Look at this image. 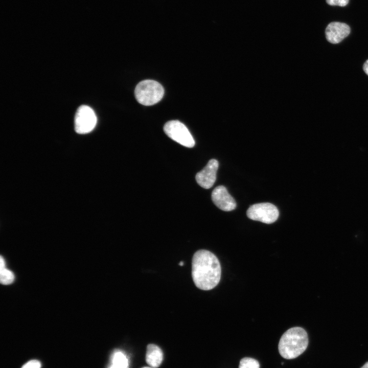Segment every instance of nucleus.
<instances>
[{"instance_id":"obj_1","label":"nucleus","mask_w":368,"mask_h":368,"mask_svg":"<svg viewBox=\"0 0 368 368\" xmlns=\"http://www.w3.org/2000/svg\"><path fill=\"white\" fill-rule=\"evenodd\" d=\"M221 269L217 257L212 252L201 249L193 255L192 276L196 286L203 290L215 288L221 278Z\"/></svg>"},{"instance_id":"obj_2","label":"nucleus","mask_w":368,"mask_h":368,"mask_svg":"<svg viewBox=\"0 0 368 368\" xmlns=\"http://www.w3.org/2000/svg\"><path fill=\"white\" fill-rule=\"evenodd\" d=\"M308 344L306 331L301 327H295L288 329L282 335L278 349L282 357L291 359L301 355L306 350Z\"/></svg>"},{"instance_id":"obj_3","label":"nucleus","mask_w":368,"mask_h":368,"mask_svg":"<svg viewBox=\"0 0 368 368\" xmlns=\"http://www.w3.org/2000/svg\"><path fill=\"white\" fill-rule=\"evenodd\" d=\"M134 94L139 103L145 106H150L157 103L162 99L164 89L158 82L152 80H145L137 84Z\"/></svg>"},{"instance_id":"obj_4","label":"nucleus","mask_w":368,"mask_h":368,"mask_svg":"<svg viewBox=\"0 0 368 368\" xmlns=\"http://www.w3.org/2000/svg\"><path fill=\"white\" fill-rule=\"evenodd\" d=\"M164 130L170 138L183 146L191 148L195 145V141L190 131L179 121L172 120L167 122Z\"/></svg>"},{"instance_id":"obj_5","label":"nucleus","mask_w":368,"mask_h":368,"mask_svg":"<svg viewBox=\"0 0 368 368\" xmlns=\"http://www.w3.org/2000/svg\"><path fill=\"white\" fill-rule=\"evenodd\" d=\"M279 215L277 208L268 202L253 204L247 211V216L249 219L266 224L274 222L278 219Z\"/></svg>"},{"instance_id":"obj_6","label":"nucleus","mask_w":368,"mask_h":368,"mask_svg":"<svg viewBox=\"0 0 368 368\" xmlns=\"http://www.w3.org/2000/svg\"><path fill=\"white\" fill-rule=\"evenodd\" d=\"M97 124V117L91 108L81 105L75 117V129L79 134H85L92 131Z\"/></svg>"},{"instance_id":"obj_7","label":"nucleus","mask_w":368,"mask_h":368,"mask_svg":"<svg viewBox=\"0 0 368 368\" xmlns=\"http://www.w3.org/2000/svg\"><path fill=\"white\" fill-rule=\"evenodd\" d=\"M219 164L215 159H211L206 166L196 175L198 184L204 189L211 188L216 179Z\"/></svg>"},{"instance_id":"obj_8","label":"nucleus","mask_w":368,"mask_h":368,"mask_svg":"<svg viewBox=\"0 0 368 368\" xmlns=\"http://www.w3.org/2000/svg\"><path fill=\"white\" fill-rule=\"evenodd\" d=\"M214 203L220 210L231 211L236 207V202L223 186L216 187L212 193Z\"/></svg>"},{"instance_id":"obj_9","label":"nucleus","mask_w":368,"mask_h":368,"mask_svg":"<svg viewBox=\"0 0 368 368\" xmlns=\"http://www.w3.org/2000/svg\"><path fill=\"white\" fill-rule=\"evenodd\" d=\"M350 33V28L346 24L332 22L327 27L325 31L327 40L333 44L341 42Z\"/></svg>"},{"instance_id":"obj_10","label":"nucleus","mask_w":368,"mask_h":368,"mask_svg":"<svg viewBox=\"0 0 368 368\" xmlns=\"http://www.w3.org/2000/svg\"><path fill=\"white\" fill-rule=\"evenodd\" d=\"M163 354L162 350L155 344H149L147 348L146 362L152 367H158L162 362Z\"/></svg>"},{"instance_id":"obj_11","label":"nucleus","mask_w":368,"mask_h":368,"mask_svg":"<svg viewBox=\"0 0 368 368\" xmlns=\"http://www.w3.org/2000/svg\"><path fill=\"white\" fill-rule=\"evenodd\" d=\"M128 359L122 351H114L111 357V364L108 368H128Z\"/></svg>"},{"instance_id":"obj_12","label":"nucleus","mask_w":368,"mask_h":368,"mask_svg":"<svg viewBox=\"0 0 368 368\" xmlns=\"http://www.w3.org/2000/svg\"><path fill=\"white\" fill-rule=\"evenodd\" d=\"M15 277L13 273L6 267L5 265L0 266V281L3 285L12 283Z\"/></svg>"},{"instance_id":"obj_13","label":"nucleus","mask_w":368,"mask_h":368,"mask_svg":"<svg viewBox=\"0 0 368 368\" xmlns=\"http://www.w3.org/2000/svg\"><path fill=\"white\" fill-rule=\"evenodd\" d=\"M259 362L252 358L245 357L241 359L239 368H259Z\"/></svg>"},{"instance_id":"obj_14","label":"nucleus","mask_w":368,"mask_h":368,"mask_svg":"<svg viewBox=\"0 0 368 368\" xmlns=\"http://www.w3.org/2000/svg\"><path fill=\"white\" fill-rule=\"evenodd\" d=\"M41 363L37 360H31L26 363L21 368H40Z\"/></svg>"},{"instance_id":"obj_15","label":"nucleus","mask_w":368,"mask_h":368,"mask_svg":"<svg viewBox=\"0 0 368 368\" xmlns=\"http://www.w3.org/2000/svg\"><path fill=\"white\" fill-rule=\"evenodd\" d=\"M328 4L331 6H346L349 3V0H326Z\"/></svg>"},{"instance_id":"obj_16","label":"nucleus","mask_w":368,"mask_h":368,"mask_svg":"<svg viewBox=\"0 0 368 368\" xmlns=\"http://www.w3.org/2000/svg\"><path fill=\"white\" fill-rule=\"evenodd\" d=\"M363 69L365 74L368 75V60H367L363 64Z\"/></svg>"},{"instance_id":"obj_17","label":"nucleus","mask_w":368,"mask_h":368,"mask_svg":"<svg viewBox=\"0 0 368 368\" xmlns=\"http://www.w3.org/2000/svg\"><path fill=\"white\" fill-rule=\"evenodd\" d=\"M360 368H368V361L364 364V365Z\"/></svg>"},{"instance_id":"obj_18","label":"nucleus","mask_w":368,"mask_h":368,"mask_svg":"<svg viewBox=\"0 0 368 368\" xmlns=\"http://www.w3.org/2000/svg\"><path fill=\"white\" fill-rule=\"evenodd\" d=\"M180 266H182L183 265V262L182 261L180 262L179 263Z\"/></svg>"},{"instance_id":"obj_19","label":"nucleus","mask_w":368,"mask_h":368,"mask_svg":"<svg viewBox=\"0 0 368 368\" xmlns=\"http://www.w3.org/2000/svg\"><path fill=\"white\" fill-rule=\"evenodd\" d=\"M142 368H153V367H142Z\"/></svg>"}]
</instances>
